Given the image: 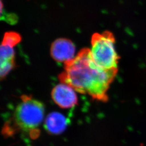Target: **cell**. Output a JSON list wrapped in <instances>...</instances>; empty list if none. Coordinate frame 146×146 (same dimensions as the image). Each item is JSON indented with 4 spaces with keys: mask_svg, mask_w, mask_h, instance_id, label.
I'll list each match as a JSON object with an SVG mask.
<instances>
[{
    "mask_svg": "<svg viewBox=\"0 0 146 146\" xmlns=\"http://www.w3.org/2000/svg\"><path fill=\"white\" fill-rule=\"evenodd\" d=\"M117 70L100 68L93 60L90 49L86 48L73 60L64 63V70L58 78L62 84L70 86L79 93L88 94L93 99L107 102V91Z\"/></svg>",
    "mask_w": 146,
    "mask_h": 146,
    "instance_id": "obj_1",
    "label": "cell"
},
{
    "mask_svg": "<svg viewBox=\"0 0 146 146\" xmlns=\"http://www.w3.org/2000/svg\"><path fill=\"white\" fill-rule=\"evenodd\" d=\"M16 108L13 118L5 123L3 129L5 135H11L19 131L35 132L43 120L44 107L42 103L31 96L24 95Z\"/></svg>",
    "mask_w": 146,
    "mask_h": 146,
    "instance_id": "obj_2",
    "label": "cell"
},
{
    "mask_svg": "<svg viewBox=\"0 0 146 146\" xmlns=\"http://www.w3.org/2000/svg\"><path fill=\"white\" fill-rule=\"evenodd\" d=\"M115 43V36L111 31L95 33L92 35L91 55L100 68L106 70L117 69L120 57L116 51Z\"/></svg>",
    "mask_w": 146,
    "mask_h": 146,
    "instance_id": "obj_3",
    "label": "cell"
},
{
    "mask_svg": "<svg viewBox=\"0 0 146 146\" xmlns=\"http://www.w3.org/2000/svg\"><path fill=\"white\" fill-rule=\"evenodd\" d=\"M75 47L73 42L66 38H59L52 42L50 48L51 56L58 62L66 63L73 60Z\"/></svg>",
    "mask_w": 146,
    "mask_h": 146,
    "instance_id": "obj_4",
    "label": "cell"
},
{
    "mask_svg": "<svg viewBox=\"0 0 146 146\" xmlns=\"http://www.w3.org/2000/svg\"><path fill=\"white\" fill-rule=\"evenodd\" d=\"M75 90L64 84H59L52 89V97L55 103L62 108H69L78 104Z\"/></svg>",
    "mask_w": 146,
    "mask_h": 146,
    "instance_id": "obj_5",
    "label": "cell"
},
{
    "mask_svg": "<svg viewBox=\"0 0 146 146\" xmlns=\"http://www.w3.org/2000/svg\"><path fill=\"white\" fill-rule=\"evenodd\" d=\"M15 52L13 47L1 44V78H5L15 67Z\"/></svg>",
    "mask_w": 146,
    "mask_h": 146,
    "instance_id": "obj_6",
    "label": "cell"
},
{
    "mask_svg": "<svg viewBox=\"0 0 146 146\" xmlns=\"http://www.w3.org/2000/svg\"><path fill=\"white\" fill-rule=\"evenodd\" d=\"M67 126V121L65 116L57 112L49 114L45 121V127L47 131L54 135L63 133Z\"/></svg>",
    "mask_w": 146,
    "mask_h": 146,
    "instance_id": "obj_7",
    "label": "cell"
},
{
    "mask_svg": "<svg viewBox=\"0 0 146 146\" xmlns=\"http://www.w3.org/2000/svg\"><path fill=\"white\" fill-rule=\"evenodd\" d=\"M21 41V35L18 33L9 31L5 34L2 44L14 47Z\"/></svg>",
    "mask_w": 146,
    "mask_h": 146,
    "instance_id": "obj_8",
    "label": "cell"
}]
</instances>
